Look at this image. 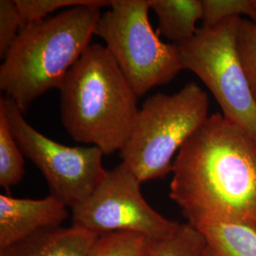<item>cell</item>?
I'll use <instances>...</instances> for the list:
<instances>
[{
    "instance_id": "obj_4",
    "label": "cell",
    "mask_w": 256,
    "mask_h": 256,
    "mask_svg": "<svg viewBox=\"0 0 256 256\" xmlns=\"http://www.w3.org/2000/svg\"><path fill=\"white\" fill-rule=\"evenodd\" d=\"M208 118V95L196 82L174 94L148 97L120 151V164L142 183L164 178L173 171L176 151Z\"/></svg>"
},
{
    "instance_id": "obj_20",
    "label": "cell",
    "mask_w": 256,
    "mask_h": 256,
    "mask_svg": "<svg viewBox=\"0 0 256 256\" xmlns=\"http://www.w3.org/2000/svg\"><path fill=\"white\" fill-rule=\"evenodd\" d=\"M252 21L256 24V0H254V14H252Z\"/></svg>"
},
{
    "instance_id": "obj_15",
    "label": "cell",
    "mask_w": 256,
    "mask_h": 256,
    "mask_svg": "<svg viewBox=\"0 0 256 256\" xmlns=\"http://www.w3.org/2000/svg\"><path fill=\"white\" fill-rule=\"evenodd\" d=\"M149 239L130 232H113L101 234L86 256H142Z\"/></svg>"
},
{
    "instance_id": "obj_2",
    "label": "cell",
    "mask_w": 256,
    "mask_h": 256,
    "mask_svg": "<svg viewBox=\"0 0 256 256\" xmlns=\"http://www.w3.org/2000/svg\"><path fill=\"white\" fill-rule=\"evenodd\" d=\"M61 120L75 142L120 151L137 119L138 96L106 46L92 44L59 88Z\"/></svg>"
},
{
    "instance_id": "obj_5",
    "label": "cell",
    "mask_w": 256,
    "mask_h": 256,
    "mask_svg": "<svg viewBox=\"0 0 256 256\" xmlns=\"http://www.w3.org/2000/svg\"><path fill=\"white\" fill-rule=\"evenodd\" d=\"M110 8L94 34L104 41L138 97L183 70L178 45L162 42L150 24L149 0H111Z\"/></svg>"
},
{
    "instance_id": "obj_6",
    "label": "cell",
    "mask_w": 256,
    "mask_h": 256,
    "mask_svg": "<svg viewBox=\"0 0 256 256\" xmlns=\"http://www.w3.org/2000/svg\"><path fill=\"white\" fill-rule=\"evenodd\" d=\"M242 18L198 28L178 45L183 70L196 74L220 104L223 116L244 128L256 142V102L238 52Z\"/></svg>"
},
{
    "instance_id": "obj_13",
    "label": "cell",
    "mask_w": 256,
    "mask_h": 256,
    "mask_svg": "<svg viewBox=\"0 0 256 256\" xmlns=\"http://www.w3.org/2000/svg\"><path fill=\"white\" fill-rule=\"evenodd\" d=\"M205 239L202 232L190 224L180 227L167 238L149 240L142 256H202Z\"/></svg>"
},
{
    "instance_id": "obj_17",
    "label": "cell",
    "mask_w": 256,
    "mask_h": 256,
    "mask_svg": "<svg viewBox=\"0 0 256 256\" xmlns=\"http://www.w3.org/2000/svg\"><path fill=\"white\" fill-rule=\"evenodd\" d=\"M203 26L210 27L222 21L246 16L252 18L254 0H202Z\"/></svg>"
},
{
    "instance_id": "obj_8",
    "label": "cell",
    "mask_w": 256,
    "mask_h": 256,
    "mask_svg": "<svg viewBox=\"0 0 256 256\" xmlns=\"http://www.w3.org/2000/svg\"><path fill=\"white\" fill-rule=\"evenodd\" d=\"M142 182L122 164L108 171L84 202L72 210V226L99 236L130 232L149 240L171 236L180 223L168 220L153 209L140 191Z\"/></svg>"
},
{
    "instance_id": "obj_19",
    "label": "cell",
    "mask_w": 256,
    "mask_h": 256,
    "mask_svg": "<svg viewBox=\"0 0 256 256\" xmlns=\"http://www.w3.org/2000/svg\"><path fill=\"white\" fill-rule=\"evenodd\" d=\"M25 24L16 0L0 1V56L4 58Z\"/></svg>"
},
{
    "instance_id": "obj_18",
    "label": "cell",
    "mask_w": 256,
    "mask_h": 256,
    "mask_svg": "<svg viewBox=\"0 0 256 256\" xmlns=\"http://www.w3.org/2000/svg\"><path fill=\"white\" fill-rule=\"evenodd\" d=\"M238 52L256 102V24L243 19L238 30Z\"/></svg>"
},
{
    "instance_id": "obj_1",
    "label": "cell",
    "mask_w": 256,
    "mask_h": 256,
    "mask_svg": "<svg viewBox=\"0 0 256 256\" xmlns=\"http://www.w3.org/2000/svg\"><path fill=\"white\" fill-rule=\"evenodd\" d=\"M169 196L194 228L238 224L256 232V142L214 113L176 156Z\"/></svg>"
},
{
    "instance_id": "obj_16",
    "label": "cell",
    "mask_w": 256,
    "mask_h": 256,
    "mask_svg": "<svg viewBox=\"0 0 256 256\" xmlns=\"http://www.w3.org/2000/svg\"><path fill=\"white\" fill-rule=\"evenodd\" d=\"M16 3L25 25L46 18L57 10L79 6H111V0H16Z\"/></svg>"
},
{
    "instance_id": "obj_10",
    "label": "cell",
    "mask_w": 256,
    "mask_h": 256,
    "mask_svg": "<svg viewBox=\"0 0 256 256\" xmlns=\"http://www.w3.org/2000/svg\"><path fill=\"white\" fill-rule=\"evenodd\" d=\"M99 236L75 226L45 230L0 250V256H86Z\"/></svg>"
},
{
    "instance_id": "obj_11",
    "label": "cell",
    "mask_w": 256,
    "mask_h": 256,
    "mask_svg": "<svg viewBox=\"0 0 256 256\" xmlns=\"http://www.w3.org/2000/svg\"><path fill=\"white\" fill-rule=\"evenodd\" d=\"M158 19V34L180 45L196 34V22L202 20V0H149Z\"/></svg>"
},
{
    "instance_id": "obj_3",
    "label": "cell",
    "mask_w": 256,
    "mask_h": 256,
    "mask_svg": "<svg viewBox=\"0 0 256 256\" xmlns=\"http://www.w3.org/2000/svg\"><path fill=\"white\" fill-rule=\"evenodd\" d=\"M101 7L79 6L25 25L0 66V90L22 112L64 77L90 46Z\"/></svg>"
},
{
    "instance_id": "obj_9",
    "label": "cell",
    "mask_w": 256,
    "mask_h": 256,
    "mask_svg": "<svg viewBox=\"0 0 256 256\" xmlns=\"http://www.w3.org/2000/svg\"><path fill=\"white\" fill-rule=\"evenodd\" d=\"M68 206L54 196L41 200L0 196V250L45 230L61 227Z\"/></svg>"
},
{
    "instance_id": "obj_14",
    "label": "cell",
    "mask_w": 256,
    "mask_h": 256,
    "mask_svg": "<svg viewBox=\"0 0 256 256\" xmlns=\"http://www.w3.org/2000/svg\"><path fill=\"white\" fill-rule=\"evenodd\" d=\"M25 174L24 155L14 137L5 111L0 108V186L18 185Z\"/></svg>"
},
{
    "instance_id": "obj_12",
    "label": "cell",
    "mask_w": 256,
    "mask_h": 256,
    "mask_svg": "<svg viewBox=\"0 0 256 256\" xmlns=\"http://www.w3.org/2000/svg\"><path fill=\"white\" fill-rule=\"evenodd\" d=\"M198 230L205 239L202 256H256V232L232 223L203 225Z\"/></svg>"
},
{
    "instance_id": "obj_7",
    "label": "cell",
    "mask_w": 256,
    "mask_h": 256,
    "mask_svg": "<svg viewBox=\"0 0 256 256\" xmlns=\"http://www.w3.org/2000/svg\"><path fill=\"white\" fill-rule=\"evenodd\" d=\"M10 129L23 155L46 178L50 194L70 209L92 196L104 178V153L96 146L70 147L56 142L32 128L8 97H1Z\"/></svg>"
}]
</instances>
